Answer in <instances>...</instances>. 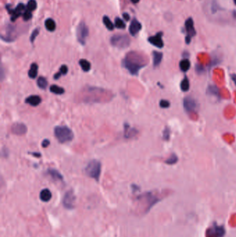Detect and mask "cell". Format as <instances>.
<instances>
[{"instance_id":"obj_35","label":"cell","mask_w":236,"mask_h":237,"mask_svg":"<svg viewBox=\"0 0 236 237\" xmlns=\"http://www.w3.org/2000/svg\"><path fill=\"white\" fill-rule=\"evenodd\" d=\"M32 18V13L30 11H26L23 14V19L24 21H28Z\"/></svg>"},{"instance_id":"obj_36","label":"cell","mask_w":236,"mask_h":237,"mask_svg":"<svg viewBox=\"0 0 236 237\" xmlns=\"http://www.w3.org/2000/svg\"><path fill=\"white\" fill-rule=\"evenodd\" d=\"M195 70L197 73H202L204 72V67L202 65H200V64H197L195 66Z\"/></svg>"},{"instance_id":"obj_15","label":"cell","mask_w":236,"mask_h":237,"mask_svg":"<svg viewBox=\"0 0 236 237\" xmlns=\"http://www.w3.org/2000/svg\"><path fill=\"white\" fill-rule=\"evenodd\" d=\"M25 102L31 105V106L36 107L40 104L41 102H42V98L38 95H31L26 98Z\"/></svg>"},{"instance_id":"obj_5","label":"cell","mask_w":236,"mask_h":237,"mask_svg":"<svg viewBox=\"0 0 236 237\" xmlns=\"http://www.w3.org/2000/svg\"><path fill=\"white\" fill-rule=\"evenodd\" d=\"M89 35V29L84 22L80 23L77 27V38L80 43L82 45L85 44L86 39Z\"/></svg>"},{"instance_id":"obj_38","label":"cell","mask_w":236,"mask_h":237,"mask_svg":"<svg viewBox=\"0 0 236 237\" xmlns=\"http://www.w3.org/2000/svg\"><path fill=\"white\" fill-rule=\"evenodd\" d=\"M191 40H192V38L189 36H186L185 37V42L187 44H189L191 43Z\"/></svg>"},{"instance_id":"obj_2","label":"cell","mask_w":236,"mask_h":237,"mask_svg":"<svg viewBox=\"0 0 236 237\" xmlns=\"http://www.w3.org/2000/svg\"><path fill=\"white\" fill-rule=\"evenodd\" d=\"M54 134L58 142L61 144L71 142L74 139V133L69 127L58 126L54 129Z\"/></svg>"},{"instance_id":"obj_32","label":"cell","mask_w":236,"mask_h":237,"mask_svg":"<svg viewBox=\"0 0 236 237\" xmlns=\"http://www.w3.org/2000/svg\"><path fill=\"white\" fill-rule=\"evenodd\" d=\"M170 138V128L165 127L163 131V139L165 141H168Z\"/></svg>"},{"instance_id":"obj_24","label":"cell","mask_w":236,"mask_h":237,"mask_svg":"<svg viewBox=\"0 0 236 237\" xmlns=\"http://www.w3.org/2000/svg\"><path fill=\"white\" fill-rule=\"evenodd\" d=\"M79 64H80V66L81 67L82 69L85 72H87L91 69V64L87 60H85V59L80 60Z\"/></svg>"},{"instance_id":"obj_26","label":"cell","mask_w":236,"mask_h":237,"mask_svg":"<svg viewBox=\"0 0 236 237\" xmlns=\"http://www.w3.org/2000/svg\"><path fill=\"white\" fill-rule=\"evenodd\" d=\"M50 91L56 94H62L65 93V89L56 85H52L50 87Z\"/></svg>"},{"instance_id":"obj_17","label":"cell","mask_w":236,"mask_h":237,"mask_svg":"<svg viewBox=\"0 0 236 237\" xmlns=\"http://www.w3.org/2000/svg\"><path fill=\"white\" fill-rule=\"evenodd\" d=\"M47 174L50 175L52 179L56 181H63V176L60 173L54 169H49L47 170Z\"/></svg>"},{"instance_id":"obj_8","label":"cell","mask_w":236,"mask_h":237,"mask_svg":"<svg viewBox=\"0 0 236 237\" xmlns=\"http://www.w3.org/2000/svg\"><path fill=\"white\" fill-rule=\"evenodd\" d=\"M225 234V229L222 226H213L207 231L208 237H223Z\"/></svg>"},{"instance_id":"obj_27","label":"cell","mask_w":236,"mask_h":237,"mask_svg":"<svg viewBox=\"0 0 236 237\" xmlns=\"http://www.w3.org/2000/svg\"><path fill=\"white\" fill-rule=\"evenodd\" d=\"M37 84L38 87L40 89H45L48 86V81L45 78L42 77V76H40V77H39V78L37 79Z\"/></svg>"},{"instance_id":"obj_34","label":"cell","mask_w":236,"mask_h":237,"mask_svg":"<svg viewBox=\"0 0 236 237\" xmlns=\"http://www.w3.org/2000/svg\"><path fill=\"white\" fill-rule=\"evenodd\" d=\"M38 34H39V29H38V28H36V29L33 31V33H32L30 38V40L32 43H34V41L36 40V37L38 36Z\"/></svg>"},{"instance_id":"obj_28","label":"cell","mask_w":236,"mask_h":237,"mask_svg":"<svg viewBox=\"0 0 236 237\" xmlns=\"http://www.w3.org/2000/svg\"><path fill=\"white\" fill-rule=\"evenodd\" d=\"M178 159V157L176 154H172L166 160H165V163L168 165H173L177 164Z\"/></svg>"},{"instance_id":"obj_18","label":"cell","mask_w":236,"mask_h":237,"mask_svg":"<svg viewBox=\"0 0 236 237\" xmlns=\"http://www.w3.org/2000/svg\"><path fill=\"white\" fill-rule=\"evenodd\" d=\"M152 57H153V66L154 67H159L160 65L162 59H163V53L161 52L154 51L152 52Z\"/></svg>"},{"instance_id":"obj_41","label":"cell","mask_w":236,"mask_h":237,"mask_svg":"<svg viewBox=\"0 0 236 237\" xmlns=\"http://www.w3.org/2000/svg\"><path fill=\"white\" fill-rule=\"evenodd\" d=\"M30 154L33 155V156H36V158H40V157H41V154L40 153H29Z\"/></svg>"},{"instance_id":"obj_23","label":"cell","mask_w":236,"mask_h":237,"mask_svg":"<svg viewBox=\"0 0 236 237\" xmlns=\"http://www.w3.org/2000/svg\"><path fill=\"white\" fill-rule=\"evenodd\" d=\"M180 88L183 92H187L190 89V82L189 79L187 76H184L182 81L180 83Z\"/></svg>"},{"instance_id":"obj_14","label":"cell","mask_w":236,"mask_h":237,"mask_svg":"<svg viewBox=\"0 0 236 237\" xmlns=\"http://www.w3.org/2000/svg\"><path fill=\"white\" fill-rule=\"evenodd\" d=\"M138 133V130L130 127L128 124H125L124 125V137L126 139L132 138L133 137L136 136Z\"/></svg>"},{"instance_id":"obj_7","label":"cell","mask_w":236,"mask_h":237,"mask_svg":"<svg viewBox=\"0 0 236 237\" xmlns=\"http://www.w3.org/2000/svg\"><path fill=\"white\" fill-rule=\"evenodd\" d=\"M184 108L188 113H195L198 108V103L195 99L191 97H187L184 99Z\"/></svg>"},{"instance_id":"obj_29","label":"cell","mask_w":236,"mask_h":237,"mask_svg":"<svg viewBox=\"0 0 236 237\" xmlns=\"http://www.w3.org/2000/svg\"><path fill=\"white\" fill-rule=\"evenodd\" d=\"M103 21L104 24L105 25V27L107 28V29H109L110 31L114 29V24H113L112 22H111V20H110V18H108L107 16H104L103 18Z\"/></svg>"},{"instance_id":"obj_6","label":"cell","mask_w":236,"mask_h":237,"mask_svg":"<svg viewBox=\"0 0 236 237\" xmlns=\"http://www.w3.org/2000/svg\"><path fill=\"white\" fill-rule=\"evenodd\" d=\"M76 196L74 194V191L72 190L68 191L65 194V196L63 198L62 204L63 206L66 209H72L75 207V203H76Z\"/></svg>"},{"instance_id":"obj_33","label":"cell","mask_w":236,"mask_h":237,"mask_svg":"<svg viewBox=\"0 0 236 237\" xmlns=\"http://www.w3.org/2000/svg\"><path fill=\"white\" fill-rule=\"evenodd\" d=\"M159 106L161 108H168L170 106V101L168 100H165V99H162L159 102Z\"/></svg>"},{"instance_id":"obj_4","label":"cell","mask_w":236,"mask_h":237,"mask_svg":"<svg viewBox=\"0 0 236 237\" xmlns=\"http://www.w3.org/2000/svg\"><path fill=\"white\" fill-rule=\"evenodd\" d=\"M111 44L120 49H126L130 44V39L126 35H114L110 39Z\"/></svg>"},{"instance_id":"obj_19","label":"cell","mask_w":236,"mask_h":237,"mask_svg":"<svg viewBox=\"0 0 236 237\" xmlns=\"http://www.w3.org/2000/svg\"><path fill=\"white\" fill-rule=\"evenodd\" d=\"M52 192L50 191L49 189H44L41 191L40 194V200L43 202H49L52 199Z\"/></svg>"},{"instance_id":"obj_30","label":"cell","mask_w":236,"mask_h":237,"mask_svg":"<svg viewBox=\"0 0 236 237\" xmlns=\"http://www.w3.org/2000/svg\"><path fill=\"white\" fill-rule=\"evenodd\" d=\"M27 10L30 11H33L36 10L37 8V2L36 0H29L27 6Z\"/></svg>"},{"instance_id":"obj_16","label":"cell","mask_w":236,"mask_h":237,"mask_svg":"<svg viewBox=\"0 0 236 237\" xmlns=\"http://www.w3.org/2000/svg\"><path fill=\"white\" fill-rule=\"evenodd\" d=\"M206 94L209 96H213V97L219 99L220 98V92L219 88L215 85H210L207 88Z\"/></svg>"},{"instance_id":"obj_13","label":"cell","mask_w":236,"mask_h":237,"mask_svg":"<svg viewBox=\"0 0 236 237\" xmlns=\"http://www.w3.org/2000/svg\"><path fill=\"white\" fill-rule=\"evenodd\" d=\"M25 10V6L23 4H19L17 7H16L14 10H11V11L9 13L11 14V20L14 22L16 19L18 18L22 15V12Z\"/></svg>"},{"instance_id":"obj_37","label":"cell","mask_w":236,"mask_h":237,"mask_svg":"<svg viewBox=\"0 0 236 237\" xmlns=\"http://www.w3.org/2000/svg\"><path fill=\"white\" fill-rule=\"evenodd\" d=\"M49 144H50V142L49 139H44L43 140V142L42 143V146L43 148H47V147L49 146Z\"/></svg>"},{"instance_id":"obj_40","label":"cell","mask_w":236,"mask_h":237,"mask_svg":"<svg viewBox=\"0 0 236 237\" xmlns=\"http://www.w3.org/2000/svg\"><path fill=\"white\" fill-rule=\"evenodd\" d=\"M123 17L124 18V20H125V21H129L130 20V15H129V14L126 13H124L123 14Z\"/></svg>"},{"instance_id":"obj_22","label":"cell","mask_w":236,"mask_h":237,"mask_svg":"<svg viewBox=\"0 0 236 237\" xmlns=\"http://www.w3.org/2000/svg\"><path fill=\"white\" fill-rule=\"evenodd\" d=\"M67 72H68L67 66L65 65H63L60 67V71L58 73H56L55 75H54L53 78L55 80H58L60 77H61V76L66 75V73H67Z\"/></svg>"},{"instance_id":"obj_11","label":"cell","mask_w":236,"mask_h":237,"mask_svg":"<svg viewBox=\"0 0 236 237\" xmlns=\"http://www.w3.org/2000/svg\"><path fill=\"white\" fill-rule=\"evenodd\" d=\"M11 132L16 135H24L27 133V127L24 124L15 123L11 127Z\"/></svg>"},{"instance_id":"obj_12","label":"cell","mask_w":236,"mask_h":237,"mask_svg":"<svg viewBox=\"0 0 236 237\" xmlns=\"http://www.w3.org/2000/svg\"><path fill=\"white\" fill-rule=\"evenodd\" d=\"M142 26L140 22L136 20V19H133L131 24L130 25L129 27V31L130 33L132 35V36H135L136 35L139 33L140 30L141 29Z\"/></svg>"},{"instance_id":"obj_1","label":"cell","mask_w":236,"mask_h":237,"mask_svg":"<svg viewBox=\"0 0 236 237\" xmlns=\"http://www.w3.org/2000/svg\"><path fill=\"white\" fill-rule=\"evenodd\" d=\"M122 65L132 75L136 76L138 75V73L141 68L146 65V64L143 63L139 58H136L135 56H133L132 54V56H128L125 59L123 60Z\"/></svg>"},{"instance_id":"obj_3","label":"cell","mask_w":236,"mask_h":237,"mask_svg":"<svg viewBox=\"0 0 236 237\" xmlns=\"http://www.w3.org/2000/svg\"><path fill=\"white\" fill-rule=\"evenodd\" d=\"M85 171L87 176L98 182L101 174V163L96 159L91 160L88 163Z\"/></svg>"},{"instance_id":"obj_25","label":"cell","mask_w":236,"mask_h":237,"mask_svg":"<svg viewBox=\"0 0 236 237\" xmlns=\"http://www.w3.org/2000/svg\"><path fill=\"white\" fill-rule=\"evenodd\" d=\"M44 24H45V27H46V28L49 31H54L56 29V24L55 23V22H54L53 20H52V19H47V20L45 21V23H44Z\"/></svg>"},{"instance_id":"obj_9","label":"cell","mask_w":236,"mask_h":237,"mask_svg":"<svg viewBox=\"0 0 236 237\" xmlns=\"http://www.w3.org/2000/svg\"><path fill=\"white\" fill-rule=\"evenodd\" d=\"M162 32H159L155 36L150 37L148 38V42L152 45L157 47L159 49H161V48H163L164 46V43L162 40Z\"/></svg>"},{"instance_id":"obj_43","label":"cell","mask_w":236,"mask_h":237,"mask_svg":"<svg viewBox=\"0 0 236 237\" xmlns=\"http://www.w3.org/2000/svg\"><path fill=\"white\" fill-rule=\"evenodd\" d=\"M234 4L236 5V0H234Z\"/></svg>"},{"instance_id":"obj_10","label":"cell","mask_w":236,"mask_h":237,"mask_svg":"<svg viewBox=\"0 0 236 237\" xmlns=\"http://www.w3.org/2000/svg\"><path fill=\"white\" fill-rule=\"evenodd\" d=\"M184 28L186 31V36H189L191 38L196 36L197 31L194 27V21L192 18H189L185 21Z\"/></svg>"},{"instance_id":"obj_42","label":"cell","mask_w":236,"mask_h":237,"mask_svg":"<svg viewBox=\"0 0 236 237\" xmlns=\"http://www.w3.org/2000/svg\"><path fill=\"white\" fill-rule=\"evenodd\" d=\"M132 2L134 3V4H137V3L139 2L140 0H131Z\"/></svg>"},{"instance_id":"obj_39","label":"cell","mask_w":236,"mask_h":237,"mask_svg":"<svg viewBox=\"0 0 236 237\" xmlns=\"http://www.w3.org/2000/svg\"><path fill=\"white\" fill-rule=\"evenodd\" d=\"M230 76H231V78L232 80V81L234 83L235 85L236 86V73H231Z\"/></svg>"},{"instance_id":"obj_20","label":"cell","mask_w":236,"mask_h":237,"mask_svg":"<svg viewBox=\"0 0 236 237\" xmlns=\"http://www.w3.org/2000/svg\"><path fill=\"white\" fill-rule=\"evenodd\" d=\"M190 67V62L188 58H184L179 62V68L181 72H186Z\"/></svg>"},{"instance_id":"obj_21","label":"cell","mask_w":236,"mask_h":237,"mask_svg":"<svg viewBox=\"0 0 236 237\" xmlns=\"http://www.w3.org/2000/svg\"><path fill=\"white\" fill-rule=\"evenodd\" d=\"M37 72H38V65L36 63H33L31 66V68L28 71V75L31 78H36V76H37Z\"/></svg>"},{"instance_id":"obj_31","label":"cell","mask_w":236,"mask_h":237,"mask_svg":"<svg viewBox=\"0 0 236 237\" xmlns=\"http://www.w3.org/2000/svg\"><path fill=\"white\" fill-rule=\"evenodd\" d=\"M115 27L117 28H120V29H123L125 28V24L120 18H116L115 19Z\"/></svg>"}]
</instances>
